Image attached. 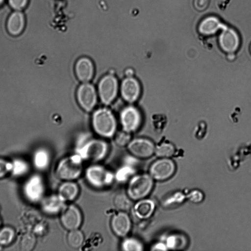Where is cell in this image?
Wrapping results in <instances>:
<instances>
[{
  "label": "cell",
  "mask_w": 251,
  "mask_h": 251,
  "mask_svg": "<svg viewBox=\"0 0 251 251\" xmlns=\"http://www.w3.org/2000/svg\"><path fill=\"white\" fill-rule=\"evenodd\" d=\"M154 180L149 174L134 175L128 181L126 193L132 201L145 198L151 192Z\"/></svg>",
  "instance_id": "obj_1"
},
{
  "label": "cell",
  "mask_w": 251,
  "mask_h": 251,
  "mask_svg": "<svg viewBox=\"0 0 251 251\" xmlns=\"http://www.w3.org/2000/svg\"><path fill=\"white\" fill-rule=\"evenodd\" d=\"M83 160L77 153L63 158L57 165V176L64 181L77 179L83 172Z\"/></svg>",
  "instance_id": "obj_2"
},
{
  "label": "cell",
  "mask_w": 251,
  "mask_h": 251,
  "mask_svg": "<svg viewBox=\"0 0 251 251\" xmlns=\"http://www.w3.org/2000/svg\"><path fill=\"white\" fill-rule=\"evenodd\" d=\"M92 124L97 133L102 137H111L116 131L115 118L112 112L107 108H100L94 113Z\"/></svg>",
  "instance_id": "obj_3"
},
{
  "label": "cell",
  "mask_w": 251,
  "mask_h": 251,
  "mask_svg": "<svg viewBox=\"0 0 251 251\" xmlns=\"http://www.w3.org/2000/svg\"><path fill=\"white\" fill-rule=\"evenodd\" d=\"M108 151V146L105 141L93 139L80 145L78 147L77 153L83 160L96 162L103 159L106 156Z\"/></svg>",
  "instance_id": "obj_4"
},
{
  "label": "cell",
  "mask_w": 251,
  "mask_h": 251,
  "mask_svg": "<svg viewBox=\"0 0 251 251\" xmlns=\"http://www.w3.org/2000/svg\"><path fill=\"white\" fill-rule=\"evenodd\" d=\"M85 177L92 186L103 188L110 185L115 179V175L105 167L100 164H93L85 170Z\"/></svg>",
  "instance_id": "obj_5"
},
{
  "label": "cell",
  "mask_w": 251,
  "mask_h": 251,
  "mask_svg": "<svg viewBox=\"0 0 251 251\" xmlns=\"http://www.w3.org/2000/svg\"><path fill=\"white\" fill-rule=\"evenodd\" d=\"M176 171V164L170 158H159L151 165L149 174L154 180L163 181L171 178Z\"/></svg>",
  "instance_id": "obj_6"
},
{
  "label": "cell",
  "mask_w": 251,
  "mask_h": 251,
  "mask_svg": "<svg viewBox=\"0 0 251 251\" xmlns=\"http://www.w3.org/2000/svg\"><path fill=\"white\" fill-rule=\"evenodd\" d=\"M118 89L116 78L111 75H108L102 77L98 86V91L102 103L110 104L116 97Z\"/></svg>",
  "instance_id": "obj_7"
},
{
  "label": "cell",
  "mask_w": 251,
  "mask_h": 251,
  "mask_svg": "<svg viewBox=\"0 0 251 251\" xmlns=\"http://www.w3.org/2000/svg\"><path fill=\"white\" fill-rule=\"evenodd\" d=\"M129 152L134 157L146 159L154 154L155 146L153 143L146 138H136L127 146Z\"/></svg>",
  "instance_id": "obj_8"
},
{
  "label": "cell",
  "mask_w": 251,
  "mask_h": 251,
  "mask_svg": "<svg viewBox=\"0 0 251 251\" xmlns=\"http://www.w3.org/2000/svg\"><path fill=\"white\" fill-rule=\"evenodd\" d=\"M60 221L63 226L69 231L78 229L82 222L81 211L76 205H69L62 210Z\"/></svg>",
  "instance_id": "obj_9"
},
{
  "label": "cell",
  "mask_w": 251,
  "mask_h": 251,
  "mask_svg": "<svg viewBox=\"0 0 251 251\" xmlns=\"http://www.w3.org/2000/svg\"><path fill=\"white\" fill-rule=\"evenodd\" d=\"M218 41L222 50L228 53L236 51L240 44V36L237 31L227 26L223 27Z\"/></svg>",
  "instance_id": "obj_10"
},
{
  "label": "cell",
  "mask_w": 251,
  "mask_h": 251,
  "mask_svg": "<svg viewBox=\"0 0 251 251\" xmlns=\"http://www.w3.org/2000/svg\"><path fill=\"white\" fill-rule=\"evenodd\" d=\"M77 99L80 106L86 111H91L97 102V94L94 86L85 82L77 91Z\"/></svg>",
  "instance_id": "obj_11"
},
{
  "label": "cell",
  "mask_w": 251,
  "mask_h": 251,
  "mask_svg": "<svg viewBox=\"0 0 251 251\" xmlns=\"http://www.w3.org/2000/svg\"><path fill=\"white\" fill-rule=\"evenodd\" d=\"M120 120L124 130L130 133L138 127L141 122V115L135 107L128 106L122 111Z\"/></svg>",
  "instance_id": "obj_12"
},
{
  "label": "cell",
  "mask_w": 251,
  "mask_h": 251,
  "mask_svg": "<svg viewBox=\"0 0 251 251\" xmlns=\"http://www.w3.org/2000/svg\"><path fill=\"white\" fill-rule=\"evenodd\" d=\"M110 226L116 235L124 237L128 234L131 229V219L126 212L120 211L112 216Z\"/></svg>",
  "instance_id": "obj_13"
},
{
  "label": "cell",
  "mask_w": 251,
  "mask_h": 251,
  "mask_svg": "<svg viewBox=\"0 0 251 251\" xmlns=\"http://www.w3.org/2000/svg\"><path fill=\"white\" fill-rule=\"evenodd\" d=\"M24 194L26 198L32 202H37L42 198L44 187L43 181L39 176H31L25 183Z\"/></svg>",
  "instance_id": "obj_14"
},
{
  "label": "cell",
  "mask_w": 251,
  "mask_h": 251,
  "mask_svg": "<svg viewBox=\"0 0 251 251\" xmlns=\"http://www.w3.org/2000/svg\"><path fill=\"white\" fill-rule=\"evenodd\" d=\"M121 93L123 99L127 102H134L138 99L140 93L138 81L131 76H127L121 83Z\"/></svg>",
  "instance_id": "obj_15"
},
{
  "label": "cell",
  "mask_w": 251,
  "mask_h": 251,
  "mask_svg": "<svg viewBox=\"0 0 251 251\" xmlns=\"http://www.w3.org/2000/svg\"><path fill=\"white\" fill-rule=\"evenodd\" d=\"M25 20L22 11L14 10L9 16L6 22V29L8 33L14 36H18L24 31Z\"/></svg>",
  "instance_id": "obj_16"
},
{
  "label": "cell",
  "mask_w": 251,
  "mask_h": 251,
  "mask_svg": "<svg viewBox=\"0 0 251 251\" xmlns=\"http://www.w3.org/2000/svg\"><path fill=\"white\" fill-rule=\"evenodd\" d=\"M223 25L219 18L210 15L203 18L199 23L198 31L204 36H210L216 34L222 29Z\"/></svg>",
  "instance_id": "obj_17"
},
{
  "label": "cell",
  "mask_w": 251,
  "mask_h": 251,
  "mask_svg": "<svg viewBox=\"0 0 251 251\" xmlns=\"http://www.w3.org/2000/svg\"><path fill=\"white\" fill-rule=\"evenodd\" d=\"M75 73L80 81L88 82L92 79L94 74L92 62L87 57L79 59L75 65Z\"/></svg>",
  "instance_id": "obj_18"
},
{
  "label": "cell",
  "mask_w": 251,
  "mask_h": 251,
  "mask_svg": "<svg viewBox=\"0 0 251 251\" xmlns=\"http://www.w3.org/2000/svg\"><path fill=\"white\" fill-rule=\"evenodd\" d=\"M155 208L153 201L149 199L138 200L133 207L135 216L140 220H147L152 215Z\"/></svg>",
  "instance_id": "obj_19"
},
{
  "label": "cell",
  "mask_w": 251,
  "mask_h": 251,
  "mask_svg": "<svg viewBox=\"0 0 251 251\" xmlns=\"http://www.w3.org/2000/svg\"><path fill=\"white\" fill-rule=\"evenodd\" d=\"M79 193V188L74 181H64L58 188L57 195L65 202L75 200Z\"/></svg>",
  "instance_id": "obj_20"
},
{
  "label": "cell",
  "mask_w": 251,
  "mask_h": 251,
  "mask_svg": "<svg viewBox=\"0 0 251 251\" xmlns=\"http://www.w3.org/2000/svg\"><path fill=\"white\" fill-rule=\"evenodd\" d=\"M65 202L57 195H52L45 198L42 202L43 210L46 213L54 215L62 211Z\"/></svg>",
  "instance_id": "obj_21"
},
{
  "label": "cell",
  "mask_w": 251,
  "mask_h": 251,
  "mask_svg": "<svg viewBox=\"0 0 251 251\" xmlns=\"http://www.w3.org/2000/svg\"><path fill=\"white\" fill-rule=\"evenodd\" d=\"M132 200L127 194L119 193L113 199V203L115 207L120 211L126 212L132 207Z\"/></svg>",
  "instance_id": "obj_22"
},
{
  "label": "cell",
  "mask_w": 251,
  "mask_h": 251,
  "mask_svg": "<svg viewBox=\"0 0 251 251\" xmlns=\"http://www.w3.org/2000/svg\"><path fill=\"white\" fill-rule=\"evenodd\" d=\"M84 240V234L79 228L70 230L67 234L68 244L74 249L79 248L82 245Z\"/></svg>",
  "instance_id": "obj_23"
},
{
  "label": "cell",
  "mask_w": 251,
  "mask_h": 251,
  "mask_svg": "<svg viewBox=\"0 0 251 251\" xmlns=\"http://www.w3.org/2000/svg\"><path fill=\"white\" fill-rule=\"evenodd\" d=\"M121 248L124 251H142L144 249L142 242L134 237L125 238L121 243Z\"/></svg>",
  "instance_id": "obj_24"
},
{
  "label": "cell",
  "mask_w": 251,
  "mask_h": 251,
  "mask_svg": "<svg viewBox=\"0 0 251 251\" xmlns=\"http://www.w3.org/2000/svg\"><path fill=\"white\" fill-rule=\"evenodd\" d=\"M175 153V146L171 143L164 142L155 147L154 154L159 158H170Z\"/></svg>",
  "instance_id": "obj_25"
},
{
  "label": "cell",
  "mask_w": 251,
  "mask_h": 251,
  "mask_svg": "<svg viewBox=\"0 0 251 251\" xmlns=\"http://www.w3.org/2000/svg\"><path fill=\"white\" fill-rule=\"evenodd\" d=\"M50 157L48 153L44 150H39L35 153L33 162L35 166L39 169L46 168L49 164Z\"/></svg>",
  "instance_id": "obj_26"
},
{
  "label": "cell",
  "mask_w": 251,
  "mask_h": 251,
  "mask_svg": "<svg viewBox=\"0 0 251 251\" xmlns=\"http://www.w3.org/2000/svg\"><path fill=\"white\" fill-rule=\"evenodd\" d=\"M28 170V167L25 162L20 159H16L11 163V172L16 176L25 174Z\"/></svg>",
  "instance_id": "obj_27"
},
{
  "label": "cell",
  "mask_w": 251,
  "mask_h": 251,
  "mask_svg": "<svg viewBox=\"0 0 251 251\" xmlns=\"http://www.w3.org/2000/svg\"><path fill=\"white\" fill-rule=\"evenodd\" d=\"M14 231L10 227H6L0 231V244L7 245L13 239Z\"/></svg>",
  "instance_id": "obj_28"
},
{
  "label": "cell",
  "mask_w": 251,
  "mask_h": 251,
  "mask_svg": "<svg viewBox=\"0 0 251 251\" xmlns=\"http://www.w3.org/2000/svg\"><path fill=\"white\" fill-rule=\"evenodd\" d=\"M35 244V239L32 234L27 233L24 235L21 243V249L25 251L32 250Z\"/></svg>",
  "instance_id": "obj_29"
},
{
  "label": "cell",
  "mask_w": 251,
  "mask_h": 251,
  "mask_svg": "<svg viewBox=\"0 0 251 251\" xmlns=\"http://www.w3.org/2000/svg\"><path fill=\"white\" fill-rule=\"evenodd\" d=\"M134 170L130 167L124 166L120 168L116 173L115 177L120 181H124L131 176Z\"/></svg>",
  "instance_id": "obj_30"
},
{
  "label": "cell",
  "mask_w": 251,
  "mask_h": 251,
  "mask_svg": "<svg viewBox=\"0 0 251 251\" xmlns=\"http://www.w3.org/2000/svg\"><path fill=\"white\" fill-rule=\"evenodd\" d=\"M130 141L129 133L125 131L118 133L115 138L116 144L120 147L127 146Z\"/></svg>",
  "instance_id": "obj_31"
},
{
  "label": "cell",
  "mask_w": 251,
  "mask_h": 251,
  "mask_svg": "<svg viewBox=\"0 0 251 251\" xmlns=\"http://www.w3.org/2000/svg\"><path fill=\"white\" fill-rule=\"evenodd\" d=\"M186 198L192 202L200 203L202 201L204 196L202 192L195 189L190 192Z\"/></svg>",
  "instance_id": "obj_32"
},
{
  "label": "cell",
  "mask_w": 251,
  "mask_h": 251,
  "mask_svg": "<svg viewBox=\"0 0 251 251\" xmlns=\"http://www.w3.org/2000/svg\"><path fill=\"white\" fill-rule=\"evenodd\" d=\"M8 2L14 10L22 11L27 6L28 0H8Z\"/></svg>",
  "instance_id": "obj_33"
},
{
  "label": "cell",
  "mask_w": 251,
  "mask_h": 251,
  "mask_svg": "<svg viewBox=\"0 0 251 251\" xmlns=\"http://www.w3.org/2000/svg\"><path fill=\"white\" fill-rule=\"evenodd\" d=\"M11 163L0 159V178L5 176L6 174L11 171Z\"/></svg>",
  "instance_id": "obj_34"
},
{
  "label": "cell",
  "mask_w": 251,
  "mask_h": 251,
  "mask_svg": "<svg viewBox=\"0 0 251 251\" xmlns=\"http://www.w3.org/2000/svg\"><path fill=\"white\" fill-rule=\"evenodd\" d=\"M209 0H194V7L199 11L204 10L208 7Z\"/></svg>",
  "instance_id": "obj_35"
},
{
  "label": "cell",
  "mask_w": 251,
  "mask_h": 251,
  "mask_svg": "<svg viewBox=\"0 0 251 251\" xmlns=\"http://www.w3.org/2000/svg\"><path fill=\"white\" fill-rule=\"evenodd\" d=\"M164 247V245L162 244V243H158L157 244H156L154 245L152 247V250H164L166 249Z\"/></svg>",
  "instance_id": "obj_36"
},
{
  "label": "cell",
  "mask_w": 251,
  "mask_h": 251,
  "mask_svg": "<svg viewBox=\"0 0 251 251\" xmlns=\"http://www.w3.org/2000/svg\"><path fill=\"white\" fill-rule=\"evenodd\" d=\"M227 58L229 60H233L234 58V55L233 53H230L228 54Z\"/></svg>",
  "instance_id": "obj_37"
},
{
  "label": "cell",
  "mask_w": 251,
  "mask_h": 251,
  "mask_svg": "<svg viewBox=\"0 0 251 251\" xmlns=\"http://www.w3.org/2000/svg\"><path fill=\"white\" fill-rule=\"evenodd\" d=\"M4 0H0V5L3 3Z\"/></svg>",
  "instance_id": "obj_38"
},
{
  "label": "cell",
  "mask_w": 251,
  "mask_h": 251,
  "mask_svg": "<svg viewBox=\"0 0 251 251\" xmlns=\"http://www.w3.org/2000/svg\"></svg>",
  "instance_id": "obj_39"
}]
</instances>
